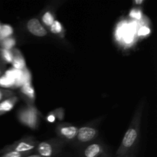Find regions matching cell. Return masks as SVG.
I'll return each instance as SVG.
<instances>
[{"instance_id":"obj_7","label":"cell","mask_w":157,"mask_h":157,"mask_svg":"<svg viewBox=\"0 0 157 157\" xmlns=\"http://www.w3.org/2000/svg\"><path fill=\"white\" fill-rule=\"evenodd\" d=\"M79 127L69 123H62L56 127V134L58 138L67 142H74L78 134Z\"/></svg>"},{"instance_id":"obj_2","label":"cell","mask_w":157,"mask_h":157,"mask_svg":"<svg viewBox=\"0 0 157 157\" xmlns=\"http://www.w3.org/2000/svg\"><path fill=\"white\" fill-rule=\"evenodd\" d=\"M17 117L22 125L36 130L39 126L41 115L34 104H26L18 110Z\"/></svg>"},{"instance_id":"obj_27","label":"cell","mask_w":157,"mask_h":157,"mask_svg":"<svg viewBox=\"0 0 157 157\" xmlns=\"http://www.w3.org/2000/svg\"><path fill=\"white\" fill-rule=\"evenodd\" d=\"M117 157H135V153H131V154L128 155V156H117Z\"/></svg>"},{"instance_id":"obj_4","label":"cell","mask_w":157,"mask_h":157,"mask_svg":"<svg viewBox=\"0 0 157 157\" xmlns=\"http://www.w3.org/2000/svg\"><path fill=\"white\" fill-rule=\"evenodd\" d=\"M38 141L32 136H26L19 140L15 141L14 144L7 146L0 150V155L6 152H17L21 153H33L38 144Z\"/></svg>"},{"instance_id":"obj_28","label":"cell","mask_w":157,"mask_h":157,"mask_svg":"<svg viewBox=\"0 0 157 157\" xmlns=\"http://www.w3.org/2000/svg\"><path fill=\"white\" fill-rule=\"evenodd\" d=\"M1 26H2V25H1V24H0V29H1Z\"/></svg>"},{"instance_id":"obj_6","label":"cell","mask_w":157,"mask_h":157,"mask_svg":"<svg viewBox=\"0 0 157 157\" xmlns=\"http://www.w3.org/2000/svg\"><path fill=\"white\" fill-rule=\"evenodd\" d=\"M80 157H109L107 147L101 142L93 141L84 146Z\"/></svg>"},{"instance_id":"obj_20","label":"cell","mask_w":157,"mask_h":157,"mask_svg":"<svg viewBox=\"0 0 157 157\" xmlns=\"http://www.w3.org/2000/svg\"><path fill=\"white\" fill-rule=\"evenodd\" d=\"M13 95H15V94L13 91H12V90L0 87V102L3 101V100L9 98V97L13 96Z\"/></svg>"},{"instance_id":"obj_18","label":"cell","mask_w":157,"mask_h":157,"mask_svg":"<svg viewBox=\"0 0 157 157\" xmlns=\"http://www.w3.org/2000/svg\"><path fill=\"white\" fill-rule=\"evenodd\" d=\"M129 17L133 21H140L144 18V13L139 8H133L129 12Z\"/></svg>"},{"instance_id":"obj_10","label":"cell","mask_w":157,"mask_h":157,"mask_svg":"<svg viewBox=\"0 0 157 157\" xmlns=\"http://www.w3.org/2000/svg\"><path fill=\"white\" fill-rule=\"evenodd\" d=\"M12 52H13L14 55L13 61H12V68L20 71L25 70V69L27 68L25 60L21 52L18 48H13Z\"/></svg>"},{"instance_id":"obj_3","label":"cell","mask_w":157,"mask_h":157,"mask_svg":"<svg viewBox=\"0 0 157 157\" xmlns=\"http://www.w3.org/2000/svg\"><path fill=\"white\" fill-rule=\"evenodd\" d=\"M65 144V141L59 138L41 141L38 143L34 153L42 157H55L61 153Z\"/></svg>"},{"instance_id":"obj_5","label":"cell","mask_w":157,"mask_h":157,"mask_svg":"<svg viewBox=\"0 0 157 157\" xmlns=\"http://www.w3.org/2000/svg\"><path fill=\"white\" fill-rule=\"evenodd\" d=\"M98 129L91 125H85L78 128V134L74 142L78 146H85L95 140L98 136Z\"/></svg>"},{"instance_id":"obj_24","label":"cell","mask_w":157,"mask_h":157,"mask_svg":"<svg viewBox=\"0 0 157 157\" xmlns=\"http://www.w3.org/2000/svg\"><path fill=\"white\" fill-rule=\"evenodd\" d=\"M4 74V62L0 58V77Z\"/></svg>"},{"instance_id":"obj_17","label":"cell","mask_w":157,"mask_h":157,"mask_svg":"<svg viewBox=\"0 0 157 157\" xmlns=\"http://www.w3.org/2000/svg\"><path fill=\"white\" fill-rule=\"evenodd\" d=\"M49 31H50L52 33L55 34V35H61L64 32V27H63L62 24L58 20H55L53 23H52V25L49 27Z\"/></svg>"},{"instance_id":"obj_25","label":"cell","mask_w":157,"mask_h":157,"mask_svg":"<svg viewBox=\"0 0 157 157\" xmlns=\"http://www.w3.org/2000/svg\"><path fill=\"white\" fill-rule=\"evenodd\" d=\"M25 157H42V156H39V155L36 154V153H31V154L28 155V156H26Z\"/></svg>"},{"instance_id":"obj_22","label":"cell","mask_w":157,"mask_h":157,"mask_svg":"<svg viewBox=\"0 0 157 157\" xmlns=\"http://www.w3.org/2000/svg\"><path fill=\"white\" fill-rule=\"evenodd\" d=\"M55 112V114L56 116V118L58 120V121H61L64 120V114H65V111L63 108H58L56 110H54Z\"/></svg>"},{"instance_id":"obj_1","label":"cell","mask_w":157,"mask_h":157,"mask_svg":"<svg viewBox=\"0 0 157 157\" xmlns=\"http://www.w3.org/2000/svg\"><path fill=\"white\" fill-rule=\"evenodd\" d=\"M144 101L140 104L135 112L128 130L123 137L119 148L116 152L117 156H126L134 153V150L138 145L140 135L141 119L144 112Z\"/></svg>"},{"instance_id":"obj_16","label":"cell","mask_w":157,"mask_h":157,"mask_svg":"<svg viewBox=\"0 0 157 157\" xmlns=\"http://www.w3.org/2000/svg\"><path fill=\"white\" fill-rule=\"evenodd\" d=\"M55 18L54 14L52 13L51 11L48 10L46 11V12H44V13H43L42 16H41V21H42L41 24H43L44 26H46V27L49 28L52 25V23L55 21Z\"/></svg>"},{"instance_id":"obj_13","label":"cell","mask_w":157,"mask_h":157,"mask_svg":"<svg viewBox=\"0 0 157 157\" xmlns=\"http://www.w3.org/2000/svg\"><path fill=\"white\" fill-rule=\"evenodd\" d=\"M14 33V29L10 25L5 24L2 25L0 29V42L6 38L12 37Z\"/></svg>"},{"instance_id":"obj_11","label":"cell","mask_w":157,"mask_h":157,"mask_svg":"<svg viewBox=\"0 0 157 157\" xmlns=\"http://www.w3.org/2000/svg\"><path fill=\"white\" fill-rule=\"evenodd\" d=\"M18 101V98L16 95H13L2 101L0 102V116L11 111L14 108Z\"/></svg>"},{"instance_id":"obj_19","label":"cell","mask_w":157,"mask_h":157,"mask_svg":"<svg viewBox=\"0 0 157 157\" xmlns=\"http://www.w3.org/2000/svg\"><path fill=\"white\" fill-rule=\"evenodd\" d=\"M1 47L5 49H9V50H12L15 48V46L16 44V40L14 37H9V38H6L3 41L0 42Z\"/></svg>"},{"instance_id":"obj_12","label":"cell","mask_w":157,"mask_h":157,"mask_svg":"<svg viewBox=\"0 0 157 157\" xmlns=\"http://www.w3.org/2000/svg\"><path fill=\"white\" fill-rule=\"evenodd\" d=\"M127 25H128L127 20H122L117 25L114 31V38L117 42H121L123 36H124L126 29H127Z\"/></svg>"},{"instance_id":"obj_8","label":"cell","mask_w":157,"mask_h":157,"mask_svg":"<svg viewBox=\"0 0 157 157\" xmlns=\"http://www.w3.org/2000/svg\"><path fill=\"white\" fill-rule=\"evenodd\" d=\"M26 28L32 35L36 37H44L48 35V31L45 27L36 18H32L29 20L26 24Z\"/></svg>"},{"instance_id":"obj_21","label":"cell","mask_w":157,"mask_h":157,"mask_svg":"<svg viewBox=\"0 0 157 157\" xmlns=\"http://www.w3.org/2000/svg\"><path fill=\"white\" fill-rule=\"evenodd\" d=\"M29 155V153H17V152H6L0 155V157H25L26 156Z\"/></svg>"},{"instance_id":"obj_14","label":"cell","mask_w":157,"mask_h":157,"mask_svg":"<svg viewBox=\"0 0 157 157\" xmlns=\"http://www.w3.org/2000/svg\"><path fill=\"white\" fill-rule=\"evenodd\" d=\"M140 22V27H138L136 36L138 38H145L151 33V29H150V26L147 25L145 21H144V18Z\"/></svg>"},{"instance_id":"obj_23","label":"cell","mask_w":157,"mask_h":157,"mask_svg":"<svg viewBox=\"0 0 157 157\" xmlns=\"http://www.w3.org/2000/svg\"><path fill=\"white\" fill-rule=\"evenodd\" d=\"M56 119L57 118H56V116H55L54 110H52V112H50V113L46 116V121H47L48 123H50V124L55 123V121H56Z\"/></svg>"},{"instance_id":"obj_15","label":"cell","mask_w":157,"mask_h":157,"mask_svg":"<svg viewBox=\"0 0 157 157\" xmlns=\"http://www.w3.org/2000/svg\"><path fill=\"white\" fill-rule=\"evenodd\" d=\"M14 55L12 50L5 49L1 48H0V58L2 61L6 64H12L13 61Z\"/></svg>"},{"instance_id":"obj_9","label":"cell","mask_w":157,"mask_h":157,"mask_svg":"<svg viewBox=\"0 0 157 157\" xmlns=\"http://www.w3.org/2000/svg\"><path fill=\"white\" fill-rule=\"evenodd\" d=\"M21 97L27 102V104H34L35 100V91L32 82L25 83L19 87Z\"/></svg>"},{"instance_id":"obj_26","label":"cell","mask_w":157,"mask_h":157,"mask_svg":"<svg viewBox=\"0 0 157 157\" xmlns=\"http://www.w3.org/2000/svg\"><path fill=\"white\" fill-rule=\"evenodd\" d=\"M144 2V0H136V1L133 2V3L136 5H137V6L138 5H142Z\"/></svg>"}]
</instances>
